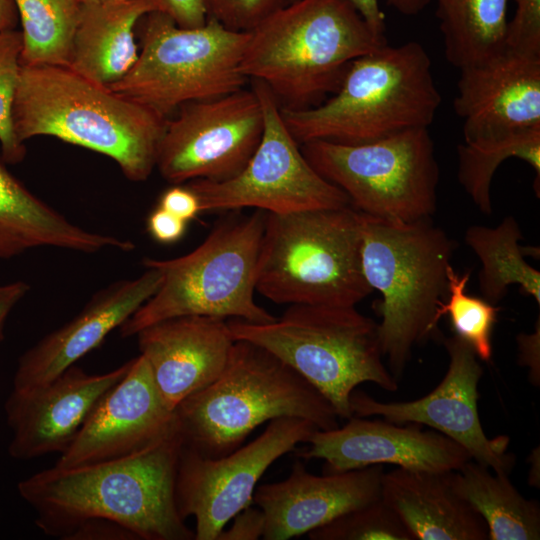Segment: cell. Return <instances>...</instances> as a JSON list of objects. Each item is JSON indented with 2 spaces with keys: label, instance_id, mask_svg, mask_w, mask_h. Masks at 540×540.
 Masks as SVG:
<instances>
[{
  "label": "cell",
  "instance_id": "1",
  "mask_svg": "<svg viewBox=\"0 0 540 540\" xmlns=\"http://www.w3.org/2000/svg\"><path fill=\"white\" fill-rule=\"evenodd\" d=\"M179 428L132 456L69 469L52 467L21 480L20 497L46 535L67 539L83 522H115L138 540H192L175 501Z\"/></svg>",
  "mask_w": 540,
  "mask_h": 540
},
{
  "label": "cell",
  "instance_id": "2",
  "mask_svg": "<svg viewBox=\"0 0 540 540\" xmlns=\"http://www.w3.org/2000/svg\"><path fill=\"white\" fill-rule=\"evenodd\" d=\"M20 142L51 136L111 158L130 181L156 168L167 117L67 66H21L12 111Z\"/></svg>",
  "mask_w": 540,
  "mask_h": 540
},
{
  "label": "cell",
  "instance_id": "3",
  "mask_svg": "<svg viewBox=\"0 0 540 540\" xmlns=\"http://www.w3.org/2000/svg\"><path fill=\"white\" fill-rule=\"evenodd\" d=\"M386 43L350 0H293L249 31L240 71L281 107L311 108L337 91L355 59Z\"/></svg>",
  "mask_w": 540,
  "mask_h": 540
},
{
  "label": "cell",
  "instance_id": "4",
  "mask_svg": "<svg viewBox=\"0 0 540 540\" xmlns=\"http://www.w3.org/2000/svg\"><path fill=\"white\" fill-rule=\"evenodd\" d=\"M442 98L431 59L416 41L388 43L355 59L335 93L317 106L281 107L294 139L362 144L428 128Z\"/></svg>",
  "mask_w": 540,
  "mask_h": 540
},
{
  "label": "cell",
  "instance_id": "5",
  "mask_svg": "<svg viewBox=\"0 0 540 540\" xmlns=\"http://www.w3.org/2000/svg\"><path fill=\"white\" fill-rule=\"evenodd\" d=\"M183 445L208 457L240 447L259 425L298 417L319 430L339 427L331 403L267 349L234 340L221 374L174 410Z\"/></svg>",
  "mask_w": 540,
  "mask_h": 540
},
{
  "label": "cell",
  "instance_id": "6",
  "mask_svg": "<svg viewBox=\"0 0 540 540\" xmlns=\"http://www.w3.org/2000/svg\"><path fill=\"white\" fill-rule=\"evenodd\" d=\"M360 222L362 272L381 295L373 306L381 352L398 381L413 347L437 328L455 243L431 219L401 223L360 213Z\"/></svg>",
  "mask_w": 540,
  "mask_h": 540
},
{
  "label": "cell",
  "instance_id": "7",
  "mask_svg": "<svg viewBox=\"0 0 540 540\" xmlns=\"http://www.w3.org/2000/svg\"><path fill=\"white\" fill-rule=\"evenodd\" d=\"M256 291L276 304L355 307L373 290L361 267L360 213H267Z\"/></svg>",
  "mask_w": 540,
  "mask_h": 540
},
{
  "label": "cell",
  "instance_id": "8",
  "mask_svg": "<svg viewBox=\"0 0 540 540\" xmlns=\"http://www.w3.org/2000/svg\"><path fill=\"white\" fill-rule=\"evenodd\" d=\"M266 212L231 214L193 251L173 259L144 258L161 272L157 291L120 327L124 338L156 322L185 315L268 323L275 316L255 302L257 262Z\"/></svg>",
  "mask_w": 540,
  "mask_h": 540
},
{
  "label": "cell",
  "instance_id": "9",
  "mask_svg": "<svg viewBox=\"0 0 540 540\" xmlns=\"http://www.w3.org/2000/svg\"><path fill=\"white\" fill-rule=\"evenodd\" d=\"M227 324L234 340L255 343L298 372L339 418L353 416L350 396L361 383L398 389L382 360L378 323L355 307L294 304L268 323L232 318Z\"/></svg>",
  "mask_w": 540,
  "mask_h": 540
},
{
  "label": "cell",
  "instance_id": "10",
  "mask_svg": "<svg viewBox=\"0 0 540 540\" xmlns=\"http://www.w3.org/2000/svg\"><path fill=\"white\" fill-rule=\"evenodd\" d=\"M141 50L127 74L109 88L171 117L183 104L220 97L244 88L240 71L249 32L233 31L208 17L184 28L161 11L139 22Z\"/></svg>",
  "mask_w": 540,
  "mask_h": 540
},
{
  "label": "cell",
  "instance_id": "11",
  "mask_svg": "<svg viewBox=\"0 0 540 540\" xmlns=\"http://www.w3.org/2000/svg\"><path fill=\"white\" fill-rule=\"evenodd\" d=\"M300 147L310 165L360 213L412 223L436 212L440 170L428 128L362 144L314 140Z\"/></svg>",
  "mask_w": 540,
  "mask_h": 540
},
{
  "label": "cell",
  "instance_id": "12",
  "mask_svg": "<svg viewBox=\"0 0 540 540\" xmlns=\"http://www.w3.org/2000/svg\"><path fill=\"white\" fill-rule=\"evenodd\" d=\"M251 88L263 110L261 140L236 176L224 181L197 179L185 183L197 195L201 213L255 208L287 214L351 206L348 196L307 161L270 89L258 80H252Z\"/></svg>",
  "mask_w": 540,
  "mask_h": 540
},
{
  "label": "cell",
  "instance_id": "13",
  "mask_svg": "<svg viewBox=\"0 0 540 540\" xmlns=\"http://www.w3.org/2000/svg\"><path fill=\"white\" fill-rule=\"evenodd\" d=\"M317 429L306 419L276 418L247 445L214 458L182 445L175 501L182 519L195 518L194 539L216 540L230 520L253 504L257 482L268 467Z\"/></svg>",
  "mask_w": 540,
  "mask_h": 540
},
{
  "label": "cell",
  "instance_id": "14",
  "mask_svg": "<svg viewBox=\"0 0 540 540\" xmlns=\"http://www.w3.org/2000/svg\"><path fill=\"white\" fill-rule=\"evenodd\" d=\"M263 129L262 106L252 88L185 103L166 121L156 168L171 184L230 179L252 157Z\"/></svg>",
  "mask_w": 540,
  "mask_h": 540
},
{
  "label": "cell",
  "instance_id": "15",
  "mask_svg": "<svg viewBox=\"0 0 540 540\" xmlns=\"http://www.w3.org/2000/svg\"><path fill=\"white\" fill-rule=\"evenodd\" d=\"M449 356L447 372L426 396L404 402H381L362 391H353V416H381L395 424L428 425L464 447L471 459L493 472L509 475L515 456L507 452L510 438H489L478 413V384L483 369L473 349L456 335L443 340Z\"/></svg>",
  "mask_w": 540,
  "mask_h": 540
},
{
  "label": "cell",
  "instance_id": "16",
  "mask_svg": "<svg viewBox=\"0 0 540 540\" xmlns=\"http://www.w3.org/2000/svg\"><path fill=\"white\" fill-rule=\"evenodd\" d=\"M178 424L140 354L124 377L99 400L55 467L69 469L118 460L163 440Z\"/></svg>",
  "mask_w": 540,
  "mask_h": 540
},
{
  "label": "cell",
  "instance_id": "17",
  "mask_svg": "<svg viewBox=\"0 0 540 540\" xmlns=\"http://www.w3.org/2000/svg\"><path fill=\"white\" fill-rule=\"evenodd\" d=\"M130 364L131 359L103 374H89L73 365L45 384L27 390L12 389L4 405L12 431L9 455L29 460L49 453L61 454Z\"/></svg>",
  "mask_w": 540,
  "mask_h": 540
},
{
  "label": "cell",
  "instance_id": "18",
  "mask_svg": "<svg viewBox=\"0 0 540 540\" xmlns=\"http://www.w3.org/2000/svg\"><path fill=\"white\" fill-rule=\"evenodd\" d=\"M301 453L305 459H323L324 473H339L371 465L445 473L471 460L460 444L437 431H423L419 424L400 426L384 420L352 416L343 427L317 429Z\"/></svg>",
  "mask_w": 540,
  "mask_h": 540
},
{
  "label": "cell",
  "instance_id": "19",
  "mask_svg": "<svg viewBox=\"0 0 540 540\" xmlns=\"http://www.w3.org/2000/svg\"><path fill=\"white\" fill-rule=\"evenodd\" d=\"M145 269L136 278L115 281L95 292L76 316L26 350L18 359L12 389L45 384L98 347L159 288L161 272Z\"/></svg>",
  "mask_w": 540,
  "mask_h": 540
},
{
  "label": "cell",
  "instance_id": "20",
  "mask_svg": "<svg viewBox=\"0 0 540 540\" xmlns=\"http://www.w3.org/2000/svg\"><path fill=\"white\" fill-rule=\"evenodd\" d=\"M383 465L322 476L297 461L279 482L256 487L253 503L264 513L263 539L287 540L321 527L380 498Z\"/></svg>",
  "mask_w": 540,
  "mask_h": 540
},
{
  "label": "cell",
  "instance_id": "21",
  "mask_svg": "<svg viewBox=\"0 0 540 540\" xmlns=\"http://www.w3.org/2000/svg\"><path fill=\"white\" fill-rule=\"evenodd\" d=\"M459 71L453 108L464 141L540 126V55L506 48Z\"/></svg>",
  "mask_w": 540,
  "mask_h": 540
},
{
  "label": "cell",
  "instance_id": "22",
  "mask_svg": "<svg viewBox=\"0 0 540 540\" xmlns=\"http://www.w3.org/2000/svg\"><path fill=\"white\" fill-rule=\"evenodd\" d=\"M135 336L156 388L172 411L221 374L234 343L227 319L201 315L168 318Z\"/></svg>",
  "mask_w": 540,
  "mask_h": 540
},
{
  "label": "cell",
  "instance_id": "23",
  "mask_svg": "<svg viewBox=\"0 0 540 540\" xmlns=\"http://www.w3.org/2000/svg\"><path fill=\"white\" fill-rule=\"evenodd\" d=\"M451 472L399 467L383 473L380 497L413 540H488L485 521L454 491Z\"/></svg>",
  "mask_w": 540,
  "mask_h": 540
},
{
  "label": "cell",
  "instance_id": "24",
  "mask_svg": "<svg viewBox=\"0 0 540 540\" xmlns=\"http://www.w3.org/2000/svg\"><path fill=\"white\" fill-rule=\"evenodd\" d=\"M40 247L94 254L109 248L129 252L135 244L74 224L27 189L0 154V259Z\"/></svg>",
  "mask_w": 540,
  "mask_h": 540
},
{
  "label": "cell",
  "instance_id": "25",
  "mask_svg": "<svg viewBox=\"0 0 540 540\" xmlns=\"http://www.w3.org/2000/svg\"><path fill=\"white\" fill-rule=\"evenodd\" d=\"M156 10L158 0L85 1L67 67L108 88L117 83L137 60L136 27Z\"/></svg>",
  "mask_w": 540,
  "mask_h": 540
},
{
  "label": "cell",
  "instance_id": "26",
  "mask_svg": "<svg viewBox=\"0 0 540 540\" xmlns=\"http://www.w3.org/2000/svg\"><path fill=\"white\" fill-rule=\"evenodd\" d=\"M508 476L471 459L451 472V483L485 521L488 540H538L539 503L522 496Z\"/></svg>",
  "mask_w": 540,
  "mask_h": 540
},
{
  "label": "cell",
  "instance_id": "27",
  "mask_svg": "<svg viewBox=\"0 0 540 540\" xmlns=\"http://www.w3.org/2000/svg\"><path fill=\"white\" fill-rule=\"evenodd\" d=\"M443 35L444 53L454 67L482 63L506 49L509 0H430Z\"/></svg>",
  "mask_w": 540,
  "mask_h": 540
},
{
  "label": "cell",
  "instance_id": "28",
  "mask_svg": "<svg viewBox=\"0 0 540 540\" xmlns=\"http://www.w3.org/2000/svg\"><path fill=\"white\" fill-rule=\"evenodd\" d=\"M520 226L514 216H506L496 227L472 225L465 232V242L479 258V289L483 298L495 304L510 285H518L521 294L540 304V272L529 265Z\"/></svg>",
  "mask_w": 540,
  "mask_h": 540
},
{
  "label": "cell",
  "instance_id": "29",
  "mask_svg": "<svg viewBox=\"0 0 540 540\" xmlns=\"http://www.w3.org/2000/svg\"><path fill=\"white\" fill-rule=\"evenodd\" d=\"M458 181L473 203L484 214L492 213L491 182L502 162L518 158L535 172L539 189L540 126L464 141L457 148Z\"/></svg>",
  "mask_w": 540,
  "mask_h": 540
},
{
  "label": "cell",
  "instance_id": "30",
  "mask_svg": "<svg viewBox=\"0 0 540 540\" xmlns=\"http://www.w3.org/2000/svg\"><path fill=\"white\" fill-rule=\"evenodd\" d=\"M21 24V65L68 66L83 0H13Z\"/></svg>",
  "mask_w": 540,
  "mask_h": 540
},
{
  "label": "cell",
  "instance_id": "31",
  "mask_svg": "<svg viewBox=\"0 0 540 540\" xmlns=\"http://www.w3.org/2000/svg\"><path fill=\"white\" fill-rule=\"evenodd\" d=\"M470 271L459 274L452 265L447 270V294L438 303L434 321L438 325L447 315L454 335L475 352L477 358L489 362L492 358V332L500 308L484 298L466 292Z\"/></svg>",
  "mask_w": 540,
  "mask_h": 540
},
{
  "label": "cell",
  "instance_id": "32",
  "mask_svg": "<svg viewBox=\"0 0 540 540\" xmlns=\"http://www.w3.org/2000/svg\"><path fill=\"white\" fill-rule=\"evenodd\" d=\"M307 534L311 540H413L402 520L381 497Z\"/></svg>",
  "mask_w": 540,
  "mask_h": 540
},
{
  "label": "cell",
  "instance_id": "33",
  "mask_svg": "<svg viewBox=\"0 0 540 540\" xmlns=\"http://www.w3.org/2000/svg\"><path fill=\"white\" fill-rule=\"evenodd\" d=\"M22 35L17 29L0 31V154L7 164L25 158L26 147L17 138L12 119L21 71Z\"/></svg>",
  "mask_w": 540,
  "mask_h": 540
},
{
  "label": "cell",
  "instance_id": "34",
  "mask_svg": "<svg viewBox=\"0 0 540 540\" xmlns=\"http://www.w3.org/2000/svg\"><path fill=\"white\" fill-rule=\"evenodd\" d=\"M291 0H206L208 17L226 28L249 32Z\"/></svg>",
  "mask_w": 540,
  "mask_h": 540
},
{
  "label": "cell",
  "instance_id": "35",
  "mask_svg": "<svg viewBox=\"0 0 540 540\" xmlns=\"http://www.w3.org/2000/svg\"><path fill=\"white\" fill-rule=\"evenodd\" d=\"M515 13L508 20L505 45L521 53L540 55V0H513Z\"/></svg>",
  "mask_w": 540,
  "mask_h": 540
},
{
  "label": "cell",
  "instance_id": "36",
  "mask_svg": "<svg viewBox=\"0 0 540 540\" xmlns=\"http://www.w3.org/2000/svg\"><path fill=\"white\" fill-rule=\"evenodd\" d=\"M157 206L187 223L201 213L197 195L185 184H173L166 189L159 197Z\"/></svg>",
  "mask_w": 540,
  "mask_h": 540
},
{
  "label": "cell",
  "instance_id": "37",
  "mask_svg": "<svg viewBox=\"0 0 540 540\" xmlns=\"http://www.w3.org/2000/svg\"><path fill=\"white\" fill-rule=\"evenodd\" d=\"M264 527L263 511L250 505L233 518L230 528H224L216 540H257L263 537Z\"/></svg>",
  "mask_w": 540,
  "mask_h": 540
},
{
  "label": "cell",
  "instance_id": "38",
  "mask_svg": "<svg viewBox=\"0 0 540 540\" xmlns=\"http://www.w3.org/2000/svg\"><path fill=\"white\" fill-rule=\"evenodd\" d=\"M160 11L184 28L204 25L208 19L206 0H158Z\"/></svg>",
  "mask_w": 540,
  "mask_h": 540
},
{
  "label": "cell",
  "instance_id": "39",
  "mask_svg": "<svg viewBox=\"0 0 540 540\" xmlns=\"http://www.w3.org/2000/svg\"><path fill=\"white\" fill-rule=\"evenodd\" d=\"M187 222L157 206L147 218V231L161 244H173L186 232Z\"/></svg>",
  "mask_w": 540,
  "mask_h": 540
},
{
  "label": "cell",
  "instance_id": "40",
  "mask_svg": "<svg viewBox=\"0 0 540 540\" xmlns=\"http://www.w3.org/2000/svg\"><path fill=\"white\" fill-rule=\"evenodd\" d=\"M68 540H138L127 528L104 519H91L81 523Z\"/></svg>",
  "mask_w": 540,
  "mask_h": 540
},
{
  "label": "cell",
  "instance_id": "41",
  "mask_svg": "<svg viewBox=\"0 0 540 540\" xmlns=\"http://www.w3.org/2000/svg\"><path fill=\"white\" fill-rule=\"evenodd\" d=\"M518 363L529 370V380L540 385V319L538 317L532 333H519L516 337Z\"/></svg>",
  "mask_w": 540,
  "mask_h": 540
},
{
  "label": "cell",
  "instance_id": "42",
  "mask_svg": "<svg viewBox=\"0 0 540 540\" xmlns=\"http://www.w3.org/2000/svg\"><path fill=\"white\" fill-rule=\"evenodd\" d=\"M29 290L30 285L22 280L0 285V342L4 339V327L9 314Z\"/></svg>",
  "mask_w": 540,
  "mask_h": 540
},
{
  "label": "cell",
  "instance_id": "43",
  "mask_svg": "<svg viewBox=\"0 0 540 540\" xmlns=\"http://www.w3.org/2000/svg\"><path fill=\"white\" fill-rule=\"evenodd\" d=\"M293 1V0H291ZM290 1V2H291ZM360 12L369 26L380 36L386 37L385 14L382 12L379 0H350Z\"/></svg>",
  "mask_w": 540,
  "mask_h": 540
},
{
  "label": "cell",
  "instance_id": "44",
  "mask_svg": "<svg viewBox=\"0 0 540 540\" xmlns=\"http://www.w3.org/2000/svg\"><path fill=\"white\" fill-rule=\"evenodd\" d=\"M386 5L400 14L414 16L423 11L430 0H384Z\"/></svg>",
  "mask_w": 540,
  "mask_h": 540
},
{
  "label": "cell",
  "instance_id": "45",
  "mask_svg": "<svg viewBox=\"0 0 540 540\" xmlns=\"http://www.w3.org/2000/svg\"><path fill=\"white\" fill-rule=\"evenodd\" d=\"M19 22L13 0H0V31L16 29Z\"/></svg>",
  "mask_w": 540,
  "mask_h": 540
},
{
  "label": "cell",
  "instance_id": "46",
  "mask_svg": "<svg viewBox=\"0 0 540 540\" xmlns=\"http://www.w3.org/2000/svg\"><path fill=\"white\" fill-rule=\"evenodd\" d=\"M540 449L536 447L532 450L528 456V463L530 464L528 471V483L536 488L540 487Z\"/></svg>",
  "mask_w": 540,
  "mask_h": 540
},
{
  "label": "cell",
  "instance_id": "47",
  "mask_svg": "<svg viewBox=\"0 0 540 540\" xmlns=\"http://www.w3.org/2000/svg\"><path fill=\"white\" fill-rule=\"evenodd\" d=\"M85 1H96V2H123V1H131V0H83Z\"/></svg>",
  "mask_w": 540,
  "mask_h": 540
}]
</instances>
